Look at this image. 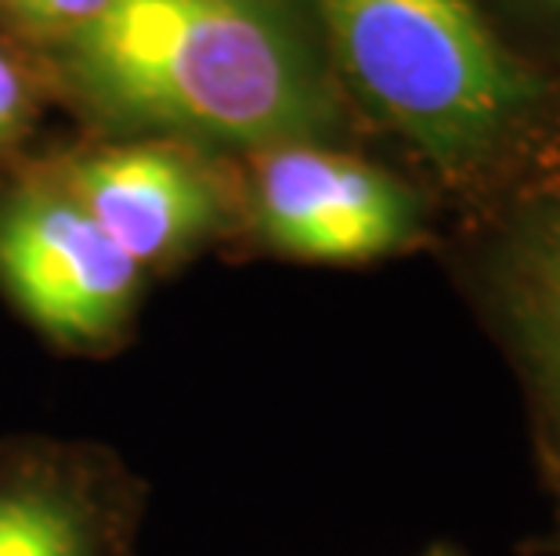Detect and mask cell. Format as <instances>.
I'll return each instance as SVG.
<instances>
[{
	"instance_id": "obj_6",
	"label": "cell",
	"mask_w": 560,
	"mask_h": 556,
	"mask_svg": "<svg viewBox=\"0 0 560 556\" xmlns=\"http://www.w3.org/2000/svg\"><path fill=\"white\" fill-rule=\"evenodd\" d=\"M152 488L94 437H0V556H141Z\"/></svg>"
},
{
	"instance_id": "obj_8",
	"label": "cell",
	"mask_w": 560,
	"mask_h": 556,
	"mask_svg": "<svg viewBox=\"0 0 560 556\" xmlns=\"http://www.w3.org/2000/svg\"><path fill=\"white\" fill-rule=\"evenodd\" d=\"M40 120V87L19 58L0 47V174L15 167L19 149L26 145Z\"/></svg>"
},
{
	"instance_id": "obj_5",
	"label": "cell",
	"mask_w": 560,
	"mask_h": 556,
	"mask_svg": "<svg viewBox=\"0 0 560 556\" xmlns=\"http://www.w3.org/2000/svg\"><path fill=\"white\" fill-rule=\"evenodd\" d=\"M47 163L149 279L232 242L240 228L235 156L171 138H94Z\"/></svg>"
},
{
	"instance_id": "obj_4",
	"label": "cell",
	"mask_w": 560,
	"mask_h": 556,
	"mask_svg": "<svg viewBox=\"0 0 560 556\" xmlns=\"http://www.w3.org/2000/svg\"><path fill=\"white\" fill-rule=\"evenodd\" d=\"M240 228L232 242L301 264H373L427 235L423 196L340 145H276L235 156Z\"/></svg>"
},
{
	"instance_id": "obj_3",
	"label": "cell",
	"mask_w": 560,
	"mask_h": 556,
	"mask_svg": "<svg viewBox=\"0 0 560 556\" xmlns=\"http://www.w3.org/2000/svg\"><path fill=\"white\" fill-rule=\"evenodd\" d=\"M149 275L47 159L0 174V297L62 358H116L138 333Z\"/></svg>"
},
{
	"instance_id": "obj_10",
	"label": "cell",
	"mask_w": 560,
	"mask_h": 556,
	"mask_svg": "<svg viewBox=\"0 0 560 556\" xmlns=\"http://www.w3.org/2000/svg\"><path fill=\"white\" fill-rule=\"evenodd\" d=\"M535 8H542V11H553V15H560V0H532Z\"/></svg>"
},
{
	"instance_id": "obj_9",
	"label": "cell",
	"mask_w": 560,
	"mask_h": 556,
	"mask_svg": "<svg viewBox=\"0 0 560 556\" xmlns=\"http://www.w3.org/2000/svg\"><path fill=\"white\" fill-rule=\"evenodd\" d=\"M19 26L40 33L44 40H58L73 33L83 22H91L109 0H0Z\"/></svg>"
},
{
	"instance_id": "obj_11",
	"label": "cell",
	"mask_w": 560,
	"mask_h": 556,
	"mask_svg": "<svg viewBox=\"0 0 560 556\" xmlns=\"http://www.w3.org/2000/svg\"><path fill=\"white\" fill-rule=\"evenodd\" d=\"M423 556H459L456 549H448V546H434V549H427Z\"/></svg>"
},
{
	"instance_id": "obj_7",
	"label": "cell",
	"mask_w": 560,
	"mask_h": 556,
	"mask_svg": "<svg viewBox=\"0 0 560 556\" xmlns=\"http://www.w3.org/2000/svg\"><path fill=\"white\" fill-rule=\"evenodd\" d=\"M488 289L524 365L560 398V203L510 228L488 264Z\"/></svg>"
},
{
	"instance_id": "obj_2",
	"label": "cell",
	"mask_w": 560,
	"mask_h": 556,
	"mask_svg": "<svg viewBox=\"0 0 560 556\" xmlns=\"http://www.w3.org/2000/svg\"><path fill=\"white\" fill-rule=\"evenodd\" d=\"M340 80L445 185H478L521 145L542 84L478 0H307Z\"/></svg>"
},
{
	"instance_id": "obj_1",
	"label": "cell",
	"mask_w": 560,
	"mask_h": 556,
	"mask_svg": "<svg viewBox=\"0 0 560 556\" xmlns=\"http://www.w3.org/2000/svg\"><path fill=\"white\" fill-rule=\"evenodd\" d=\"M47 51L58 94L94 138L246 156L348 134L307 0H109Z\"/></svg>"
}]
</instances>
